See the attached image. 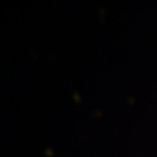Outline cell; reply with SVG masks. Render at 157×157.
Masks as SVG:
<instances>
[]
</instances>
